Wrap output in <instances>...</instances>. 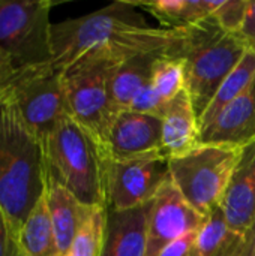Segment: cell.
Masks as SVG:
<instances>
[{"mask_svg": "<svg viewBox=\"0 0 255 256\" xmlns=\"http://www.w3.org/2000/svg\"><path fill=\"white\" fill-rule=\"evenodd\" d=\"M185 28L152 27L134 2H114L92 14L53 24V64L65 70L89 51L104 45H122L137 54L171 56L182 42Z\"/></svg>", "mask_w": 255, "mask_h": 256, "instance_id": "obj_1", "label": "cell"}, {"mask_svg": "<svg viewBox=\"0 0 255 256\" xmlns=\"http://www.w3.org/2000/svg\"><path fill=\"white\" fill-rule=\"evenodd\" d=\"M45 186L44 146L27 128L15 104L0 93V206L15 240Z\"/></svg>", "mask_w": 255, "mask_h": 256, "instance_id": "obj_2", "label": "cell"}, {"mask_svg": "<svg viewBox=\"0 0 255 256\" xmlns=\"http://www.w3.org/2000/svg\"><path fill=\"white\" fill-rule=\"evenodd\" d=\"M47 172L86 207H107L108 147L65 116L44 144Z\"/></svg>", "mask_w": 255, "mask_h": 256, "instance_id": "obj_3", "label": "cell"}, {"mask_svg": "<svg viewBox=\"0 0 255 256\" xmlns=\"http://www.w3.org/2000/svg\"><path fill=\"white\" fill-rule=\"evenodd\" d=\"M246 51L240 36L222 30L213 16L185 28L173 56L185 63V88L198 118Z\"/></svg>", "mask_w": 255, "mask_h": 256, "instance_id": "obj_4", "label": "cell"}, {"mask_svg": "<svg viewBox=\"0 0 255 256\" xmlns=\"http://www.w3.org/2000/svg\"><path fill=\"white\" fill-rule=\"evenodd\" d=\"M137 56L122 45L98 46L63 70V90L68 114L107 144L113 122L108 86L114 69Z\"/></svg>", "mask_w": 255, "mask_h": 256, "instance_id": "obj_5", "label": "cell"}, {"mask_svg": "<svg viewBox=\"0 0 255 256\" xmlns=\"http://www.w3.org/2000/svg\"><path fill=\"white\" fill-rule=\"evenodd\" d=\"M242 148L198 144L188 153L170 158V177L182 196L204 218L221 206Z\"/></svg>", "mask_w": 255, "mask_h": 256, "instance_id": "obj_6", "label": "cell"}, {"mask_svg": "<svg viewBox=\"0 0 255 256\" xmlns=\"http://www.w3.org/2000/svg\"><path fill=\"white\" fill-rule=\"evenodd\" d=\"M63 70L53 63L20 68L0 87L18 108L27 128L45 144L57 123L68 116Z\"/></svg>", "mask_w": 255, "mask_h": 256, "instance_id": "obj_7", "label": "cell"}, {"mask_svg": "<svg viewBox=\"0 0 255 256\" xmlns=\"http://www.w3.org/2000/svg\"><path fill=\"white\" fill-rule=\"evenodd\" d=\"M50 0H0V50L15 69L53 62Z\"/></svg>", "mask_w": 255, "mask_h": 256, "instance_id": "obj_8", "label": "cell"}, {"mask_svg": "<svg viewBox=\"0 0 255 256\" xmlns=\"http://www.w3.org/2000/svg\"><path fill=\"white\" fill-rule=\"evenodd\" d=\"M170 180V158L164 152L111 159L105 210L126 212L149 204Z\"/></svg>", "mask_w": 255, "mask_h": 256, "instance_id": "obj_9", "label": "cell"}, {"mask_svg": "<svg viewBox=\"0 0 255 256\" xmlns=\"http://www.w3.org/2000/svg\"><path fill=\"white\" fill-rule=\"evenodd\" d=\"M200 214L182 196L173 182H167L152 201L146 230L144 256H159L161 252L191 231H198L204 224Z\"/></svg>", "mask_w": 255, "mask_h": 256, "instance_id": "obj_10", "label": "cell"}, {"mask_svg": "<svg viewBox=\"0 0 255 256\" xmlns=\"http://www.w3.org/2000/svg\"><path fill=\"white\" fill-rule=\"evenodd\" d=\"M107 147L116 160L162 152V120L131 110L123 111L111 122Z\"/></svg>", "mask_w": 255, "mask_h": 256, "instance_id": "obj_11", "label": "cell"}, {"mask_svg": "<svg viewBox=\"0 0 255 256\" xmlns=\"http://www.w3.org/2000/svg\"><path fill=\"white\" fill-rule=\"evenodd\" d=\"M200 142L239 148L255 142V80L209 126L200 130Z\"/></svg>", "mask_w": 255, "mask_h": 256, "instance_id": "obj_12", "label": "cell"}, {"mask_svg": "<svg viewBox=\"0 0 255 256\" xmlns=\"http://www.w3.org/2000/svg\"><path fill=\"white\" fill-rule=\"evenodd\" d=\"M219 207L236 236L245 234L255 225V142L242 148Z\"/></svg>", "mask_w": 255, "mask_h": 256, "instance_id": "obj_13", "label": "cell"}, {"mask_svg": "<svg viewBox=\"0 0 255 256\" xmlns=\"http://www.w3.org/2000/svg\"><path fill=\"white\" fill-rule=\"evenodd\" d=\"M152 202L126 212L107 210L101 256H144L146 230Z\"/></svg>", "mask_w": 255, "mask_h": 256, "instance_id": "obj_14", "label": "cell"}, {"mask_svg": "<svg viewBox=\"0 0 255 256\" xmlns=\"http://www.w3.org/2000/svg\"><path fill=\"white\" fill-rule=\"evenodd\" d=\"M161 120L162 152L168 158L182 156L200 144L198 117L186 88L167 104Z\"/></svg>", "mask_w": 255, "mask_h": 256, "instance_id": "obj_15", "label": "cell"}, {"mask_svg": "<svg viewBox=\"0 0 255 256\" xmlns=\"http://www.w3.org/2000/svg\"><path fill=\"white\" fill-rule=\"evenodd\" d=\"M45 194L53 222L57 252L59 256H68L74 238L92 207L83 206L68 189H65L53 177H50L48 172Z\"/></svg>", "mask_w": 255, "mask_h": 256, "instance_id": "obj_16", "label": "cell"}, {"mask_svg": "<svg viewBox=\"0 0 255 256\" xmlns=\"http://www.w3.org/2000/svg\"><path fill=\"white\" fill-rule=\"evenodd\" d=\"M164 52H143L122 62L110 78L108 96L113 118L128 111L137 93L150 82L152 68L158 56Z\"/></svg>", "mask_w": 255, "mask_h": 256, "instance_id": "obj_17", "label": "cell"}, {"mask_svg": "<svg viewBox=\"0 0 255 256\" xmlns=\"http://www.w3.org/2000/svg\"><path fill=\"white\" fill-rule=\"evenodd\" d=\"M222 0H155L134 2L140 9H147L165 28H186L213 16Z\"/></svg>", "mask_w": 255, "mask_h": 256, "instance_id": "obj_18", "label": "cell"}, {"mask_svg": "<svg viewBox=\"0 0 255 256\" xmlns=\"http://www.w3.org/2000/svg\"><path fill=\"white\" fill-rule=\"evenodd\" d=\"M17 244L23 256H59L45 192L27 216Z\"/></svg>", "mask_w": 255, "mask_h": 256, "instance_id": "obj_19", "label": "cell"}, {"mask_svg": "<svg viewBox=\"0 0 255 256\" xmlns=\"http://www.w3.org/2000/svg\"><path fill=\"white\" fill-rule=\"evenodd\" d=\"M255 80V50H249L245 52L237 66L230 72V75L224 80L216 94L204 110V112L198 118L200 130L209 126L216 116L236 98H239Z\"/></svg>", "mask_w": 255, "mask_h": 256, "instance_id": "obj_20", "label": "cell"}, {"mask_svg": "<svg viewBox=\"0 0 255 256\" xmlns=\"http://www.w3.org/2000/svg\"><path fill=\"white\" fill-rule=\"evenodd\" d=\"M221 207L212 210L197 232L195 249L198 256H224L236 240Z\"/></svg>", "mask_w": 255, "mask_h": 256, "instance_id": "obj_21", "label": "cell"}, {"mask_svg": "<svg viewBox=\"0 0 255 256\" xmlns=\"http://www.w3.org/2000/svg\"><path fill=\"white\" fill-rule=\"evenodd\" d=\"M107 210L92 207L77 232L68 256H101L105 240Z\"/></svg>", "mask_w": 255, "mask_h": 256, "instance_id": "obj_22", "label": "cell"}, {"mask_svg": "<svg viewBox=\"0 0 255 256\" xmlns=\"http://www.w3.org/2000/svg\"><path fill=\"white\" fill-rule=\"evenodd\" d=\"M150 84L155 92L164 99H174L182 90H185V63L182 58L161 54L153 63Z\"/></svg>", "mask_w": 255, "mask_h": 256, "instance_id": "obj_23", "label": "cell"}, {"mask_svg": "<svg viewBox=\"0 0 255 256\" xmlns=\"http://www.w3.org/2000/svg\"><path fill=\"white\" fill-rule=\"evenodd\" d=\"M249 2L251 0H222L221 6L213 14L215 21L222 30L237 34L246 20Z\"/></svg>", "mask_w": 255, "mask_h": 256, "instance_id": "obj_24", "label": "cell"}, {"mask_svg": "<svg viewBox=\"0 0 255 256\" xmlns=\"http://www.w3.org/2000/svg\"><path fill=\"white\" fill-rule=\"evenodd\" d=\"M170 102V100H168ZM167 100H164L152 87V84H146L134 98L129 110L134 112H140V114H147V116H155V117H162L165 106L168 104Z\"/></svg>", "mask_w": 255, "mask_h": 256, "instance_id": "obj_25", "label": "cell"}, {"mask_svg": "<svg viewBox=\"0 0 255 256\" xmlns=\"http://www.w3.org/2000/svg\"><path fill=\"white\" fill-rule=\"evenodd\" d=\"M0 256H20V249L5 210L0 206Z\"/></svg>", "mask_w": 255, "mask_h": 256, "instance_id": "obj_26", "label": "cell"}, {"mask_svg": "<svg viewBox=\"0 0 255 256\" xmlns=\"http://www.w3.org/2000/svg\"><path fill=\"white\" fill-rule=\"evenodd\" d=\"M198 231H191L167 246L159 256H198L195 249V240H197Z\"/></svg>", "mask_w": 255, "mask_h": 256, "instance_id": "obj_27", "label": "cell"}, {"mask_svg": "<svg viewBox=\"0 0 255 256\" xmlns=\"http://www.w3.org/2000/svg\"><path fill=\"white\" fill-rule=\"evenodd\" d=\"M224 256H255V225L245 234L237 236Z\"/></svg>", "mask_w": 255, "mask_h": 256, "instance_id": "obj_28", "label": "cell"}, {"mask_svg": "<svg viewBox=\"0 0 255 256\" xmlns=\"http://www.w3.org/2000/svg\"><path fill=\"white\" fill-rule=\"evenodd\" d=\"M237 34L240 36V39L245 42V45L249 50H255V2L252 0L249 2L246 20Z\"/></svg>", "mask_w": 255, "mask_h": 256, "instance_id": "obj_29", "label": "cell"}, {"mask_svg": "<svg viewBox=\"0 0 255 256\" xmlns=\"http://www.w3.org/2000/svg\"><path fill=\"white\" fill-rule=\"evenodd\" d=\"M15 70L12 62L8 58V56L0 50V87L9 80V76L12 75V72Z\"/></svg>", "mask_w": 255, "mask_h": 256, "instance_id": "obj_30", "label": "cell"}, {"mask_svg": "<svg viewBox=\"0 0 255 256\" xmlns=\"http://www.w3.org/2000/svg\"><path fill=\"white\" fill-rule=\"evenodd\" d=\"M20 256H23V255H21V254H20Z\"/></svg>", "mask_w": 255, "mask_h": 256, "instance_id": "obj_31", "label": "cell"}]
</instances>
